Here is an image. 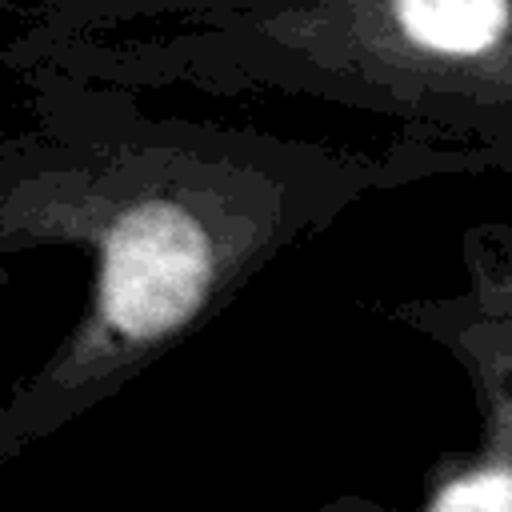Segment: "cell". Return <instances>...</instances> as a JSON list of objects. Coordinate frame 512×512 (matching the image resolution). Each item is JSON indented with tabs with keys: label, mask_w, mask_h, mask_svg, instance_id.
<instances>
[{
	"label": "cell",
	"mask_w": 512,
	"mask_h": 512,
	"mask_svg": "<svg viewBox=\"0 0 512 512\" xmlns=\"http://www.w3.org/2000/svg\"><path fill=\"white\" fill-rule=\"evenodd\" d=\"M436 508H512V476L508 472H472L452 480L432 496Z\"/></svg>",
	"instance_id": "obj_3"
},
{
	"label": "cell",
	"mask_w": 512,
	"mask_h": 512,
	"mask_svg": "<svg viewBox=\"0 0 512 512\" xmlns=\"http://www.w3.org/2000/svg\"><path fill=\"white\" fill-rule=\"evenodd\" d=\"M408 40L448 56L492 48L508 28V0H392Z\"/></svg>",
	"instance_id": "obj_2"
},
{
	"label": "cell",
	"mask_w": 512,
	"mask_h": 512,
	"mask_svg": "<svg viewBox=\"0 0 512 512\" xmlns=\"http://www.w3.org/2000/svg\"><path fill=\"white\" fill-rule=\"evenodd\" d=\"M220 244L184 196H144L104 236L100 320L120 344L184 328L216 284Z\"/></svg>",
	"instance_id": "obj_1"
}]
</instances>
